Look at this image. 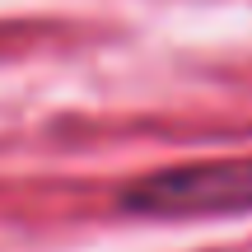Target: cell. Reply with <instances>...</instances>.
Masks as SVG:
<instances>
[{
    "label": "cell",
    "instance_id": "obj_1",
    "mask_svg": "<svg viewBox=\"0 0 252 252\" xmlns=\"http://www.w3.org/2000/svg\"><path fill=\"white\" fill-rule=\"evenodd\" d=\"M117 210L131 220H220L252 215V154L154 168L117 191Z\"/></svg>",
    "mask_w": 252,
    "mask_h": 252
}]
</instances>
